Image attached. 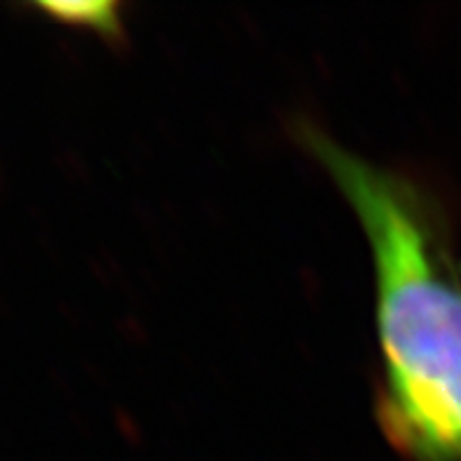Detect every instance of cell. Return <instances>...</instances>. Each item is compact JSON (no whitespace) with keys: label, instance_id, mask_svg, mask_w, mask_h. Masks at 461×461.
<instances>
[{"label":"cell","instance_id":"1","mask_svg":"<svg viewBox=\"0 0 461 461\" xmlns=\"http://www.w3.org/2000/svg\"><path fill=\"white\" fill-rule=\"evenodd\" d=\"M303 149L360 219L375 264L376 421L407 461H461V271L443 205L410 172L302 122Z\"/></svg>","mask_w":461,"mask_h":461},{"label":"cell","instance_id":"2","mask_svg":"<svg viewBox=\"0 0 461 461\" xmlns=\"http://www.w3.org/2000/svg\"><path fill=\"white\" fill-rule=\"evenodd\" d=\"M48 14H52L59 22H71V24H87L95 31H102L106 36H118L121 33V22L113 17L118 10L115 5H106V3H95V5H43Z\"/></svg>","mask_w":461,"mask_h":461}]
</instances>
